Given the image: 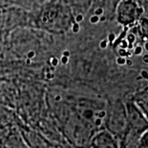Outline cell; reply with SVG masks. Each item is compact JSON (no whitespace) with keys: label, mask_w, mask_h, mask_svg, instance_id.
Masks as SVG:
<instances>
[{"label":"cell","mask_w":148,"mask_h":148,"mask_svg":"<svg viewBox=\"0 0 148 148\" xmlns=\"http://www.w3.org/2000/svg\"><path fill=\"white\" fill-rule=\"evenodd\" d=\"M63 136L74 147L86 148L97 131L90 124L72 112L61 124Z\"/></svg>","instance_id":"cell-1"},{"label":"cell","mask_w":148,"mask_h":148,"mask_svg":"<svg viewBox=\"0 0 148 148\" xmlns=\"http://www.w3.org/2000/svg\"><path fill=\"white\" fill-rule=\"evenodd\" d=\"M127 115L125 104L122 101L107 103L104 129L113 135L119 141L127 129Z\"/></svg>","instance_id":"cell-2"},{"label":"cell","mask_w":148,"mask_h":148,"mask_svg":"<svg viewBox=\"0 0 148 148\" xmlns=\"http://www.w3.org/2000/svg\"><path fill=\"white\" fill-rule=\"evenodd\" d=\"M140 13V8L134 0H122L116 11V20L119 24L129 26L138 20Z\"/></svg>","instance_id":"cell-3"},{"label":"cell","mask_w":148,"mask_h":148,"mask_svg":"<svg viewBox=\"0 0 148 148\" xmlns=\"http://www.w3.org/2000/svg\"><path fill=\"white\" fill-rule=\"evenodd\" d=\"M17 131L29 148H53V143L43 134L28 126L17 125Z\"/></svg>","instance_id":"cell-4"},{"label":"cell","mask_w":148,"mask_h":148,"mask_svg":"<svg viewBox=\"0 0 148 148\" xmlns=\"http://www.w3.org/2000/svg\"><path fill=\"white\" fill-rule=\"evenodd\" d=\"M86 148H119V140L105 129L97 131Z\"/></svg>","instance_id":"cell-5"},{"label":"cell","mask_w":148,"mask_h":148,"mask_svg":"<svg viewBox=\"0 0 148 148\" xmlns=\"http://www.w3.org/2000/svg\"><path fill=\"white\" fill-rule=\"evenodd\" d=\"M2 148H29L19 132H9L7 137L2 142Z\"/></svg>","instance_id":"cell-6"},{"label":"cell","mask_w":148,"mask_h":148,"mask_svg":"<svg viewBox=\"0 0 148 148\" xmlns=\"http://www.w3.org/2000/svg\"><path fill=\"white\" fill-rule=\"evenodd\" d=\"M133 102L148 118V88L138 92L133 97Z\"/></svg>","instance_id":"cell-7"},{"label":"cell","mask_w":148,"mask_h":148,"mask_svg":"<svg viewBox=\"0 0 148 148\" xmlns=\"http://www.w3.org/2000/svg\"><path fill=\"white\" fill-rule=\"evenodd\" d=\"M66 4L77 9L78 12H85L91 6L92 0H64Z\"/></svg>","instance_id":"cell-8"},{"label":"cell","mask_w":148,"mask_h":148,"mask_svg":"<svg viewBox=\"0 0 148 148\" xmlns=\"http://www.w3.org/2000/svg\"><path fill=\"white\" fill-rule=\"evenodd\" d=\"M136 148H148V130L141 136Z\"/></svg>","instance_id":"cell-9"},{"label":"cell","mask_w":148,"mask_h":148,"mask_svg":"<svg viewBox=\"0 0 148 148\" xmlns=\"http://www.w3.org/2000/svg\"><path fill=\"white\" fill-rule=\"evenodd\" d=\"M8 134H9V132L7 131L6 127L0 123V144L3 142V140H5V138L7 137Z\"/></svg>","instance_id":"cell-10"},{"label":"cell","mask_w":148,"mask_h":148,"mask_svg":"<svg viewBox=\"0 0 148 148\" xmlns=\"http://www.w3.org/2000/svg\"><path fill=\"white\" fill-rule=\"evenodd\" d=\"M51 64H52V65H53V67H58V64H59V61H58V59H56V57L52 58V60H51Z\"/></svg>","instance_id":"cell-11"},{"label":"cell","mask_w":148,"mask_h":148,"mask_svg":"<svg viewBox=\"0 0 148 148\" xmlns=\"http://www.w3.org/2000/svg\"><path fill=\"white\" fill-rule=\"evenodd\" d=\"M60 62H61V64H62V65L68 64V62H69V57H66V56H63V55H62V57H61V59H60Z\"/></svg>","instance_id":"cell-12"},{"label":"cell","mask_w":148,"mask_h":148,"mask_svg":"<svg viewBox=\"0 0 148 148\" xmlns=\"http://www.w3.org/2000/svg\"><path fill=\"white\" fill-rule=\"evenodd\" d=\"M27 57H28V59H30V60L34 58V57H36V52H34V51H30L27 54Z\"/></svg>","instance_id":"cell-13"},{"label":"cell","mask_w":148,"mask_h":148,"mask_svg":"<svg viewBox=\"0 0 148 148\" xmlns=\"http://www.w3.org/2000/svg\"><path fill=\"white\" fill-rule=\"evenodd\" d=\"M0 97H1V95H0Z\"/></svg>","instance_id":"cell-14"}]
</instances>
